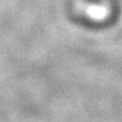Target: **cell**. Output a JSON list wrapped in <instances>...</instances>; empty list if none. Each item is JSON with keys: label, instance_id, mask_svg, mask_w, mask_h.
Listing matches in <instances>:
<instances>
[{"label": "cell", "instance_id": "cell-1", "mask_svg": "<svg viewBox=\"0 0 122 122\" xmlns=\"http://www.w3.org/2000/svg\"><path fill=\"white\" fill-rule=\"evenodd\" d=\"M108 12H109L108 8L105 7V6L95 5V6H91L89 8V14L93 18H95V20H104L105 17H107Z\"/></svg>", "mask_w": 122, "mask_h": 122}]
</instances>
